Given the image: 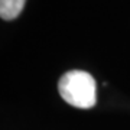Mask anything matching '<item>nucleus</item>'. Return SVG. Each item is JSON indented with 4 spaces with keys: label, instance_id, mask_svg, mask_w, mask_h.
<instances>
[{
    "label": "nucleus",
    "instance_id": "f257e3e1",
    "mask_svg": "<svg viewBox=\"0 0 130 130\" xmlns=\"http://www.w3.org/2000/svg\"><path fill=\"white\" fill-rule=\"evenodd\" d=\"M58 91L70 106L91 108L97 103L95 79L87 71L72 70L65 72L58 83Z\"/></svg>",
    "mask_w": 130,
    "mask_h": 130
},
{
    "label": "nucleus",
    "instance_id": "f03ea898",
    "mask_svg": "<svg viewBox=\"0 0 130 130\" xmlns=\"http://www.w3.org/2000/svg\"><path fill=\"white\" fill-rule=\"evenodd\" d=\"M26 0H0V18L3 20L16 19L23 10Z\"/></svg>",
    "mask_w": 130,
    "mask_h": 130
}]
</instances>
